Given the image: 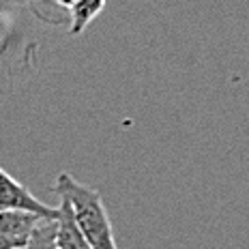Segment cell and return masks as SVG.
I'll use <instances>...</instances> for the list:
<instances>
[{
  "label": "cell",
  "mask_w": 249,
  "mask_h": 249,
  "mask_svg": "<svg viewBox=\"0 0 249 249\" xmlns=\"http://www.w3.org/2000/svg\"><path fill=\"white\" fill-rule=\"evenodd\" d=\"M54 189L58 196L69 200L73 217L82 234L86 236L90 249H118L116 241H114L112 221L107 217L106 204H103L99 191L75 180L67 172L56 176Z\"/></svg>",
  "instance_id": "6da1fadb"
},
{
  "label": "cell",
  "mask_w": 249,
  "mask_h": 249,
  "mask_svg": "<svg viewBox=\"0 0 249 249\" xmlns=\"http://www.w3.org/2000/svg\"><path fill=\"white\" fill-rule=\"evenodd\" d=\"M0 211H26L35 213L43 219L58 217V209H52V206L39 202L22 183H18L2 168H0Z\"/></svg>",
  "instance_id": "7a4b0ae2"
},
{
  "label": "cell",
  "mask_w": 249,
  "mask_h": 249,
  "mask_svg": "<svg viewBox=\"0 0 249 249\" xmlns=\"http://www.w3.org/2000/svg\"><path fill=\"white\" fill-rule=\"evenodd\" d=\"M41 219L26 211H0V249H24Z\"/></svg>",
  "instance_id": "3957f363"
},
{
  "label": "cell",
  "mask_w": 249,
  "mask_h": 249,
  "mask_svg": "<svg viewBox=\"0 0 249 249\" xmlns=\"http://www.w3.org/2000/svg\"><path fill=\"white\" fill-rule=\"evenodd\" d=\"M60 198V204L56 206L58 209V217L54 219V243L58 249H90L86 236L82 234L80 226H77L73 211H71V204L67 198Z\"/></svg>",
  "instance_id": "277c9868"
},
{
  "label": "cell",
  "mask_w": 249,
  "mask_h": 249,
  "mask_svg": "<svg viewBox=\"0 0 249 249\" xmlns=\"http://www.w3.org/2000/svg\"><path fill=\"white\" fill-rule=\"evenodd\" d=\"M103 7H106V0H77L73 7L69 9L71 13V26H69V35H82L86 30V26L97 18Z\"/></svg>",
  "instance_id": "5b68a950"
},
{
  "label": "cell",
  "mask_w": 249,
  "mask_h": 249,
  "mask_svg": "<svg viewBox=\"0 0 249 249\" xmlns=\"http://www.w3.org/2000/svg\"><path fill=\"white\" fill-rule=\"evenodd\" d=\"M54 219H41L24 249H58L54 243Z\"/></svg>",
  "instance_id": "8992f818"
},
{
  "label": "cell",
  "mask_w": 249,
  "mask_h": 249,
  "mask_svg": "<svg viewBox=\"0 0 249 249\" xmlns=\"http://www.w3.org/2000/svg\"><path fill=\"white\" fill-rule=\"evenodd\" d=\"M56 2H58L60 7H65V9H71V7H73V4L77 2V0H56Z\"/></svg>",
  "instance_id": "52a82bcc"
}]
</instances>
